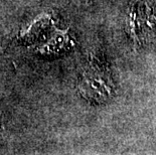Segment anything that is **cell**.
<instances>
[{
  "instance_id": "6da1fadb",
  "label": "cell",
  "mask_w": 156,
  "mask_h": 155,
  "mask_svg": "<svg viewBox=\"0 0 156 155\" xmlns=\"http://www.w3.org/2000/svg\"><path fill=\"white\" fill-rule=\"evenodd\" d=\"M79 92L91 103L103 104L115 94V85L109 69L98 61H90L78 83Z\"/></svg>"
},
{
  "instance_id": "7a4b0ae2",
  "label": "cell",
  "mask_w": 156,
  "mask_h": 155,
  "mask_svg": "<svg viewBox=\"0 0 156 155\" xmlns=\"http://www.w3.org/2000/svg\"><path fill=\"white\" fill-rule=\"evenodd\" d=\"M147 1L145 0H136L135 4L131 9L129 15V27L131 29V33L135 37H145V31L148 33V28L153 27L152 23L151 9L148 7Z\"/></svg>"
}]
</instances>
